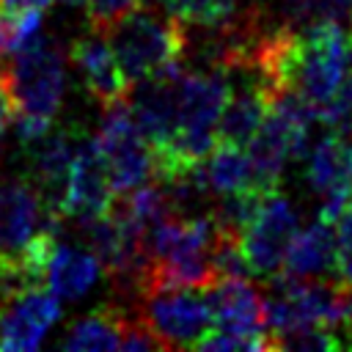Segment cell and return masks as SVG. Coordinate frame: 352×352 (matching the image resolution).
I'll return each mask as SVG.
<instances>
[{"instance_id":"1","label":"cell","mask_w":352,"mask_h":352,"mask_svg":"<svg viewBox=\"0 0 352 352\" xmlns=\"http://www.w3.org/2000/svg\"><path fill=\"white\" fill-rule=\"evenodd\" d=\"M104 36L129 85L173 63H182V55L187 52V44H190L187 22H182L170 11L162 14L146 6L126 14Z\"/></svg>"},{"instance_id":"2","label":"cell","mask_w":352,"mask_h":352,"mask_svg":"<svg viewBox=\"0 0 352 352\" xmlns=\"http://www.w3.org/2000/svg\"><path fill=\"white\" fill-rule=\"evenodd\" d=\"M8 77L19 113L44 121L55 118L66 88V60L52 38L38 33L22 50H16L11 55Z\"/></svg>"},{"instance_id":"3","label":"cell","mask_w":352,"mask_h":352,"mask_svg":"<svg viewBox=\"0 0 352 352\" xmlns=\"http://www.w3.org/2000/svg\"><path fill=\"white\" fill-rule=\"evenodd\" d=\"M96 146L104 157L116 198L154 179V157L143 132L135 124L126 96L107 104L99 121Z\"/></svg>"},{"instance_id":"4","label":"cell","mask_w":352,"mask_h":352,"mask_svg":"<svg viewBox=\"0 0 352 352\" xmlns=\"http://www.w3.org/2000/svg\"><path fill=\"white\" fill-rule=\"evenodd\" d=\"M140 319L165 349L195 346L212 330V305L204 289H148Z\"/></svg>"},{"instance_id":"5","label":"cell","mask_w":352,"mask_h":352,"mask_svg":"<svg viewBox=\"0 0 352 352\" xmlns=\"http://www.w3.org/2000/svg\"><path fill=\"white\" fill-rule=\"evenodd\" d=\"M297 226L300 217L294 206L283 195H278V190L261 201V206L239 234V245L250 267V275L272 280L283 270V256L292 236L297 234Z\"/></svg>"},{"instance_id":"6","label":"cell","mask_w":352,"mask_h":352,"mask_svg":"<svg viewBox=\"0 0 352 352\" xmlns=\"http://www.w3.org/2000/svg\"><path fill=\"white\" fill-rule=\"evenodd\" d=\"M212 305V327L239 338L245 352L272 349L264 327V294L250 278H217L206 289Z\"/></svg>"},{"instance_id":"7","label":"cell","mask_w":352,"mask_h":352,"mask_svg":"<svg viewBox=\"0 0 352 352\" xmlns=\"http://www.w3.org/2000/svg\"><path fill=\"white\" fill-rule=\"evenodd\" d=\"M60 220L33 179L0 182V256L14 261L25 248Z\"/></svg>"},{"instance_id":"8","label":"cell","mask_w":352,"mask_h":352,"mask_svg":"<svg viewBox=\"0 0 352 352\" xmlns=\"http://www.w3.org/2000/svg\"><path fill=\"white\" fill-rule=\"evenodd\" d=\"M116 201L110 173L104 165V157L96 146V138H80L66 192L60 201V220H74L80 226H88L99 214H104Z\"/></svg>"},{"instance_id":"9","label":"cell","mask_w":352,"mask_h":352,"mask_svg":"<svg viewBox=\"0 0 352 352\" xmlns=\"http://www.w3.org/2000/svg\"><path fill=\"white\" fill-rule=\"evenodd\" d=\"M305 179L316 195H322L324 220L336 223V217L352 201V138L327 132L308 154Z\"/></svg>"},{"instance_id":"10","label":"cell","mask_w":352,"mask_h":352,"mask_svg":"<svg viewBox=\"0 0 352 352\" xmlns=\"http://www.w3.org/2000/svg\"><path fill=\"white\" fill-rule=\"evenodd\" d=\"M69 58L77 66V72L82 77V85L94 96V102L107 107V104L126 96L129 80L124 77V72L116 60V52H113L104 33L91 30V33L80 36L77 41H72Z\"/></svg>"},{"instance_id":"11","label":"cell","mask_w":352,"mask_h":352,"mask_svg":"<svg viewBox=\"0 0 352 352\" xmlns=\"http://www.w3.org/2000/svg\"><path fill=\"white\" fill-rule=\"evenodd\" d=\"M77 146H80V138L72 135L69 129H50L44 138L28 146L30 148V179L38 184L50 209L58 214V220H60V201L66 192V182H69Z\"/></svg>"},{"instance_id":"12","label":"cell","mask_w":352,"mask_h":352,"mask_svg":"<svg viewBox=\"0 0 352 352\" xmlns=\"http://www.w3.org/2000/svg\"><path fill=\"white\" fill-rule=\"evenodd\" d=\"M278 275L289 278H336V223L319 217L308 228H297L292 236L283 270Z\"/></svg>"},{"instance_id":"13","label":"cell","mask_w":352,"mask_h":352,"mask_svg":"<svg viewBox=\"0 0 352 352\" xmlns=\"http://www.w3.org/2000/svg\"><path fill=\"white\" fill-rule=\"evenodd\" d=\"M201 179L209 192L228 195V192H264L256 182V170L250 162V154L245 146L234 143H214L212 154L201 165Z\"/></svg>"},{"instance_id":"14","label":"cell","mask_w":352,"mask_h":352,"mask_svg":"<svg viewBox=\"0 0 352 352\" xmlns=\"http://www.w3.org/2000/svg\"><path fill=\"white\" fill-rule=\"evenodd\" d=\"M129 316L118 305H102L80 319H74L66 327V336L60 341L63 349L69 352H82V349H118L124 327Z\"/></svg>"},{"instance_id":"15","label":"cell","mask_w":352,"mask_h":352,"mask_svg":"<svg viewBox=\"0 0 352 352\" xmlns=\"http://www.w3.org/2000/svg\"><path fill=\"white\" fill-rule=\"evenodd\" d=\"M165 11L176 14L187 25L220 28L234 16V0H157Z\"/></svg>"},{"instance_id":"16","label":"cell","mask_w":352,"mask_h":352,"mask_svg":"<svg viewBox=\"0 0 352 352\" xmlns=\"http://www.w3.org/2000/svg\"><path fill=\"white\" fill-rule=\"evenodd\" d=\"M283 8L297 28L341 22L344 16H352V0H283Z\"/></svg>"},{"instance_id":"17","label":"cell","mask_w":352,"mask_h":352,"mask_svg":"<svg viewBox=\"0 0 352 352\" xmlns=\"http://www.w3.org/2000/svg\"><path fill=\"white\" fill-rule=\"evenodd\" d=\"M336 280L352 289V201L336 217Z\"/></svg>"},{"instance_id":"18","label":"cell","mask_w":352,"mask_h":352,"mask_svg":"<svg viewBox=\"0 0 352 352\" xmlns=\"http://www.w3.org/2000/svg\"><path fill=\"white\" fill-rule=\"evenodd\" d=\"M85 3V16L91 30L107 33L116 22H121L126 14L140 8L146 0H82Z\"/></svg>"},{"instance_id":"19","label":"cell","mask_w":352,"mask_h":352,"mask_svg":"<svg viewBox=\"0 0 352 352\" xmlns=\"http://www.w3.org/2000/svg\"><path fill=\"white\" fill-rule=\"evenodd\" d=\"M16 116V96L11 88V77H8V66L0 69V138L8 129V124Z\"/></svg>"},{"instance_id":"20","label":"cell","mask_w":352,"mask_h":352,"mask_svg":"<svg viewBox=\"0 0 352 352\" xmlns=\"http://www.w3.org/2000/svg\"><path fill=\"white\" fill-rule=\"evenodd\" d=\"M338 338H341V349H352V316L338 324Z\"/></svg>"},{"instance_id":"21","label":"cell","mask_w":352,"mask_h":352,"mask_svg":"<svg viewBox=\"0 0 352 352\" xmlns=\"http://www.w3.org/2000/svg\"><path fill=\"white\" fill-rule=\"evenodd\" d=\"M0 58H8V41H6V25H3V14H0Z\"/></svg>"},{"instance_id":"22","label":"cell","mask_w":352,"mask_h":352,"mask_svg":"<svg viewBox=\"0 0 352 352\" xmlns=\"http://www.w3.org/2000/svg\"><path fill=\"white\" fill-rule=\"evenodd\" d=\"M58 3H63V6H77V3H82V0H58Z\"/></svg>"},{"instance_id":"23","label":"cell","mask_w":352,"mask_h":352,"mask_svg":"<svg viewBox=\"0 0 352 352\" xmlns=\"http://www.w3.org/2000/svg\"><path fill=\"white\" fill-rule=\"evenodd\" d=\"M3 270H6V258L0 256V275H3Z\"/></svg>"}]
</instances>
